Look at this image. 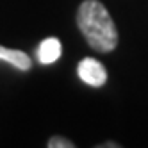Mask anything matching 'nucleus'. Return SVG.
<instances>
[{"instance_id": "2", "label": "nucleus", "mask_w": 148, "mask_h": 148, "mask_svg": "<svg viewBox=\"0 0 148 148\" xmlns=\"http://www.w3.org/2000/svg\"><path fill=\"white\" fill-rule=\"evenodd\" d=\"M77 73H79V79L82 82H86L88 86H93V88H100L107 80V70H105V66L93 57L82 59L77 66Z\"/></svg>"}, {"instance_id": "4", "label": "nucleus", "mask_w": 148, "mask_h": 148, "mask_svg": "<svg viewBox=\"0 0 148 148\" xmlns=\"http://www.w3.org/2000/svg\"><path fill=\"white\" fill-rule=\"evenodd\" d=\"M0 61L9 62L11 66H14L20 71H29L30 66H32V61H30V57L25 54V52L5 48V47H0Z\"/></svg>"}, {"instance_id": "5", "label": "nucleus", "mask_w": 148, "mask_h": 148, "mask_svg": "<svg viewBox=\"0 0 148 148\" xmlns=\"http://www.w3.org/2000/svg\"><path fill=\"white\" fill-rule=\"evenodd\" d=\"M73 146L75 145L70 139L61 137V136H54V137H50V141H48V148H73Z\"/></svg>"}, {"instance_id": "3", "label": "nucleus", "mask_w": 148, "mask_h": 148, "mask_svg": "<svg viewBox=\"0 0 148 148\" xmlns=\"http://www.w3.org/2000/svg\"><path fill=\"white\" fill-rule=\"evenodd\" d=\"M61 41L57 38H47L38 48V61L41 64H52L61 57Z\"/></svg>"}, {"instance_id": "1", "label": "nucleus", "mask_w": 148, "mask_h": 148, "mask_svg": "<svg viewBox=\"0 0 148 148\" xmlns=\"http://www.w3.org/2000/svg\"><path fill=\"white\" fill-rule=\"evenodd\" d=\"M77 25L88 45L102 54L112 52L118 45V30L109 11L98 0H84L77 11Z\"/></svg>"}]
</instances>
